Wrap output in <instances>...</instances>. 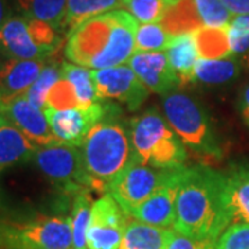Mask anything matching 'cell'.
<instances>
[{
    "label": "cell",
    "mask_w": 249,
    "mask_h": 249,
    "mask_svg": "<svg viewBox=\"0 0 249 249\" xmlns=\"http://www.w3.org/2000/svg\"><path fill=\"white\" fill-rule=\"evenodd\" d=\"M58 46L55 28L25 14H13L0 28V49L10 58L47 60Z\"/></svg>",
    "instance_id": "52a82bcc"
},
{
    "label": "cell",
    "mask_w": 249,
    "mask_h": 249,
    "mask_svg": "<svg viewBox=\"0 0 249 249\" xmlns=\"http://www.w3.org/2000/svg\"><path fill=\"white\" fill-rule=\"evenodd\" d=\"M0 112L6 116L10 122L16 124L39 148L61 144V142L52 132V127L47 122L45 111L31 104L25 97V94L4 104L0 109Z\"/></svg>",
    "instance_id": "5bb4252c"
},
{
    "label": "cell",
    "mask_w": 249,
    "mask_h": 249,
    "mask_svg": "<svg viewBox=\"0 0 249 249\" xmlns=\"http://www.w3.org/2000/svg\"><path fill=\"white\" fill-rule=\"evenodd\" d=\"M108 108L109 107L101 106L98 103L89 108H46L45 115L52 127V132L60 142L80 147L91 127L103 121L108 112Z\"/></svg>",
    "instance_id": "7c38bea8"
},
{
    "label": "cell",
    "mask_w": 249,
    "mask_h": 249,
    "mask_svg": "<svg viewBox=\"0 0 249 249\" xmlns=\"http://www.w3.org/2000/svg\"><path fill=\"white\" fill-rule=\"evenodd\" d=\"M91 198L89 190H83L75 196L72 204L71 224H72V240L73 249H89L88 248V229H89L90 213H91Z\"/></svg>",
    "instance_id": "484cf974"
},
{
    "label": "cell",
    "mask_w": 249,
    "mask_h": 249,
    "mask_svg": "<svg viewBox=\"0 0 249 249\" xmlns=\"http://www.w3.org/2000/svg\"><path fill=\"white\" fill-rule=\"evenodd\" d=\"M168 175L169 170L155 169L134 158L108 186L106 194L112 196L129 216L163 184Z\"/></svg>",
    "instance_id": "9c48e42d"
},
{
    "label": "cell",
    "mask_w": 249,
    "mask_h": 249,
    "mask_svg": "<svg viewBox=\"0 0 249 249\" xmlns=\"http://www.w3.org/2000/svg\"><path fill=\"white\" fill-rule=\"evenodd\" d=\"M22 14L50 24L61 31L68 0H14Z\"/></svg>",
    "instance_id": "d4e9b609"
},
{
    "label": "cell",
    "mask_w": 249,
    "mask_h": 249,
    "mask_svg": "<svg viewBox=\"0 0 249 249\" xmlns=\"http://www.w3.org/2000/svg\"><path fill=\"white\" fill-rule=\"evenodd\" d=\"M37 145L0 112V173L34 160Z\"/></svg>",
    "instance_id": "ac0fdd59"
},
{
    "label": "cell",
    "mask_w": 249,
    "mask_h": 249,
    "mask_svg": "<svg viewBox=\"0 0 249 249\" xmlns=\"http://www.w3.org/2000/svg\"><path fill=\"white\" fill-rule=\"evenodd\" d=\"M240 73V65L234 58H198L194 68L196 80L204 85H224L235 79Z\"/></svg>",
    "instance_id": "603a6c76"
},
{
    "label": "cell",
    "mask_w": 249,
    "mask_h": 249,
    "mask_svg": "<svg viewBox=\"0 0 249 249\" xmlns=\"http://www.w3.org/2000/svg\"><path fill=\"white\" fill-rule=\"evenodd\" d=\"M162 109L165 119L184 147L211 158L222 155L209 115L196 98L180 91H172L163 97Z\"/></svg>",
    "instance_id": "5b68a950"
},
{
    "label": "cell",
    "mask_w": 249,
    "mask_h": 249,
    "mask_svg": "<svg viewBox=\"0 0 249 249\" xmlns=\"http://www.w3.org/2000/svg\"><path fill=\"white\" fill-rule=\"evenodd\" d=\"M173 36L160 22L140 24L136 32L134 52H166Z\"/></svg>",
    "instance_id": "83f0119b"
},
{
    "label": "cell",
    "mask_w": 249,
    "mask_h": 249,
    "mask_svg": "<svg viewBox=\"0 0 249 249\" xmlns=\"http://www.w3.org/2000/svg\"><path fill=\"white\" fill-rule=\"evenodd\" d=\"M240 112L244 122L249 127V85H247L240 97Z\"/></svg>",
    "instance_id": "d590c367"
},
{
    "label": "cell",
    "mask_w": 249,
    "mask_h": 249,
    "mask_svg": "<svg viewBox=\"0 0 249 249\" xmlns=\"http://www.w3.org/2000/svg\"><path fill=\"white\" fill-rule=\"evenodd\" d=\"M60 79H61V64L54 61L47 62L43 71L37 76V79L25 93V97L31 104L45 111L47 108V94Z\"/></svg>",
    "instance_id": "4316f807"
},
{
    "label": "cell",
    "mask_w": 249,
    "mask_h": 249,
    "mask_svg": "<svg viewBox=\"0 0 249 249\" xmlns=\"http://www.w3.org/2000/svg\"><path fill=\"white\" fill-rule=\"evenodd\" d=\"M126 9V0H68L61 31L67 35L89 18Z\"/></svg>",
    "instance_id": "44dd1931"
},
{
    "label": "cell",
    "mask_w": 249,
    "mask_h": 249,
    "mask_svg": "<svg viewBox=\"0 0 249 249\" xmlns=\"http://www.w3.org/2000/svg\"><path fill=\"white\" fill-rule=\"evenodd\" d=\"M183 168L169 170L163 184L148 199L139 205L129 217L157 227H173L176 219V196Z\"/></svg>",
    "instance_id": "4fadbf2b"
},
{
    "label": "cell",
    "mask_w": 249,
    "mask_h": 249,
    "mask_svg": "<svg viewBox=\"0 0 249 249\" xmlns=\"http://www.w3.org/2000/svg\"><path fill=\"white\" fill-rule=\"evenodd\" d=\"M78 100L75 90L71 83L67 79L58 80L47 94V108L53 109H70V108H78Z\"/></svg>",
    "instance_id": "d6a6232c"
},
{
    "label": "cell",
    "mask_w": 249,
    "mask_h": 249,
    "mask_svg": "<svg viewBox=\"0 0 249 249\" xmlns=\"http://www.w3.org/2000/svg\"><path fill=\"white\" fill-rule=\"evenodd\" d=\"M129 136L136 158L144 165L162 170L184 166L186 147L158 111L150 109L133 118Z\"/></svg>",
    "instance_id": "277c9868"
},
{
    "label": "cell",
    "mask_w": 249,
    "mask_h": 249,
    "mask_svg": "<svg viewBox=\"0 0 249 249\" xmlns=\"http://www.w3.org/2000/svg\"><path fill=\"white\" fill-rule=\"evenodd\" d=\"M91 75L96 83L98 101L116 100L130 111L142 107L151 93L133 70L124 64L104 70H91Z\"/></svg>",
    "instance_id": "30bf717a"
},
{
    "label": "cell",
    "mask_w": 249,
    "mask_h": 249,
    "mask_svg": "<svg viewBox=\"0 0 249 249\" xmlns=\"http://www.w3.org/2000/svg\"><path fill=\"white\" fill-rule=\"evenodd\" d=\"M166 57L170 67L176 72L180 88L190 85L196 80L194 68L199 58L194 32L173 36L169 47L166 50Z\"/></svg>",
    "instance_id": "d6986e66"
},
{
    "label": "cell",
    "mask_w": 249,
    "mask_h": 249,
    "mask_svg": "<svg viewBox=\"0 0 249 249\" xmlns=\"http://www.w3.org/2000/svg\"><path fill=\"white\" fill-rule=\"evenodd\" d=\"M35 165L46 178L65 188L67 193L75 196L91 188L89 175L83 166L80 147L70 144H55L40 147L34 155Z\"/></svg>",
    "instance_id": "ba28073f"
},
{
    "label": "cell",
    "mask_w": 249,
    "mask_h": 249,
    "mask_svg": "<svg viewBox=\"0 0 249 249\" xmlns=\"http://www.w3.org/2000/svg\"><path fill=\"white\" fill-rule=\"evenodd\" d=\"M168 7V0H126L129 11L139 24L160 22Z\"/></svg>",
    "instance_id": "f1b7e54d"
},
{
    "label": "cell",
    "mask_w": 249,
    "mask_h": 249,
    "mask_svg": "<svg viewBox=\"0 0 249 249\" xmlns=\"http://www.w3.org/2000/svg\"><path fill=\"white\" fill-rule=\"evenodd\" d=\"M11 16V0H0V28Z\"/></svg>",
    "instance_id": "8d00e7d4"
},
{
    "label": "cell",
    "mask_w": 249,
    "mask_h": 249,
    "mask_svg": "<svg viewBox=\"0 0 249 249\" xmlns=\"http://www.w3.org/2000/svg\"><path fill=\"white\" fill-rule=\"evenodd\" d=\"M194 36H196L199 58L219 60V58H230L232 55L227 27H202L196 29Z\"/></svg>",
    "instance_id": "cb8c5ba5"
},
{
    "label": "cell",
    "mask_w": 249,
    "mask_h": 249,
    "mask_svg": "<svg viewBox=\"0 0 249 249\" xmlns=\"http://www.w3.org/2000/svg\"><path fill=\"white\" fill-rule=\"evenodd\" d=\"M175 230L127 220L119 249H166Z\"/></svg>",
    "instance_id": "ffe728a7"
},
{
    "label": "cell",
    "mask_w": 249,
    "mask_h": 249,
    "mask_svg": "<svg viewBox=\"0 0 249 249\" xmlns=\"http://www.w3.org/2000/svg\"><path fill=\"white\" fill-rule=\"evenodd\" d=\"M0 108H1V101H0Z\"/></svg>",
    "instance_id": "ab89813d"
},
{
    "label": "cell",
    "mask_w": 249,
    "mask_h": 249,
    "mask_svg": "<svg viewBox=\"0 0 249 249\" xmlns=\"http://www.w3.org/2000/svg\"><path fill=\"white\" fill-rule=\"evenodd\" d=\"M127 65L151 93L168 96L176 88H180L178 75L170 67L166 53L134 52Z\"/></svg>",
    "instance_id": "9a60e30c"
},
{
    "label": "cell",
    "mask_w": 249,
    "mask_h": 249,
    "mask_svg": "<svg viewBox=\"0 0 249 249\" xmlns=\"http://www.w3.org/2000/svg\"><path fill=\"white\" fill-rule=\"evenodd\" d=\"M216 249H249V223H232L216 241Z\"/></svg>",
    "instance_id": "1f68e13d"
},
{
    "label": "cell",
    "mask_w": 249,
    "mask_h": 249,
    "mask_svg": "<svg viewBox=\"0 0 249 249\" xmlns=\"http://www.w3.org/2000/svg\"><path fill=\"white\" fill-rule=\"evenodd\" d=\"M47 60L7 58L0 65V101L1 107L14 98L24 96L43 71Z\"/></svg>",
    "instance_id": "2e32d148"
},
{
    "label": "cell",
    "mask_w": 249,
    "mask_h": 249,
    "mask_svg": "<svg viewBox=\"0 0 249 249\" xmlns=\"http://www.w3.org/2000/svg\"><path fill=\"white\" fill-rule=\"evenodd\" d=\"M80 152L91 188L103 193H107L108 186L136 158L129 132L115 121L94 124L82 142Z\"/></svg>",
    "instance_id": "3957f363"
},
{
    "label": "cell",
    "mask_w": 249,
    "mask_h": 249,
    "mask_svg": "<svg viewBox=\"0 0 249 249\" xmlns=\"http://www.w3.org/2000/svg\"><path fill=\"white\" fill-rule=\"evenodd\" d=\"M61 76L68 80L75 90L79 108H89L98 101L91 70L76 65L73 62H62Z\"/></svg>",
    "instance_id": "7402d4cb"
},
{
    "label": "cell",
    "mask_w": 249,
    "mask_h": 249,
    "mask_svg": "<svg viewBox=\"0 0 249 249\" xmlns=\"http://www.w3.org/2000/svg\"><path fill=\"white\" fill-rule=\"evenodd\" d=\"M223 198L232 223H249V168L235 166L223 173Z\"/></svg>",
    "instance_id": "e0dca14e"
},
{
    "label": "cell",
    "mask_w": 249,
    "mask_h": 249,
    "mask_svg": "<svg viewBox=\"0 0 249 249\" xmlns=\"http://www.w3.org/2000/svg\"><path fill=\"white\" fill-rule=\"evenodd\" d=\"M3 217V208H1V204H0V219Z\"/></svg>",
    "instance_id": "f35d334b"
},
{
    "label": "cell",
    "mask_w": 249,
    "mask_h": 249,
    "mask_svg": "<svg viewBox=\"0 0 249 249\" xmlns=\"http://www.w3.org/2000/svg\"><path fill=\"white\" fill-rule=\"evenodd\" d=\"M232 16L249 14V0H220Z\"/></svg>",
    "instance_id": "e575fe53"
},
{
    "label": "cell",
    "mask_w": 249,
    "mask_h": 249,
    "mask_svg": "<svg viewBox=\"0 0 249 249\" xmlns=\"http://www.w3.org/2000/svg\"><path fill=\"white\" fill-rule=\"evenodd\" d=\"M127 214L109 194L93 202L88 229L89 249H119Z\"/></svg>",
    "instance_id": "8fae6325"
},
{
    "label": "cell",
    "mask_w": 249,
    "mask_h": 249,
    "mask_svg": "<svg viewBox=\"0 0 249 249\" xmlns=\"http://www.w3.org/2000/svg\"><path fill=\"white\" fill-rule=\"evenodd\" d=\"M166 249H216V241L194 240L173 231Z\"/></svg>",
    "instance_id": "836d02e7"
},
{
    "label": "cell",
    "mask_w": 249,
    "mask_h": 249,
    "mask_svg": "<svg viewBox=\"0 0 249 249\" xmlns=\"http://www.w3.org/2000/svg\"><path fill=\"white\" fill-rule=\"evenodd\" d=\"M0 109H1V108H0Z\"/></svg>",
    "instance_id": "60d3db41"
},
{
    "label": "cell",
    "mask_w": 249,
    "mask_h": 249,
    "mask_svg": "<svg viewBox=\"0 0 249 249\" xmlns=\"http://www.w3.org/2000/svg\"><path fill=\"white\" fill-rule=\"evenodd\" d=\"M231 224L223 198V173L199 165L181 169L173 230L194 240H213Z\"/></svg>",
    "instance_id": "6da1fadb"
},
{
    "label": "cell",
    "mask_w": 249,
    "mask_h": 249,
    "mask_svg": "<svg viewBox=\"0 0 249 249\" xmlns=\"http://www.w3.org/2000/svg\"><path fill=\"white\" fill-rule=\"evenodd\" d=\"M227 32L232 55L245 53L249 49V14L234 16Z\"/></svg>",
    "instance_id": "4dcf8cb0"
},
{
    "label": "cell",
    "mask_w": 249,
    "mask_h": 249,
    "mask_svg": "<svg viewBox=\"0 0 249 249\" xmlns=\"http://www.w3.org/2000/svg\"><path fill=\"white\" fill-rule=\"evenodd\" d=\"M0 249H73L71 217L37 216L28 222L1 217Z\"/></svg>",
    "instance_id": "8992f818"
},
{
    "label": "cell",
    "mask_w": 249,
    "mask_h": 249,
    "mask_svg": "<svg viewBox=\"0 0 249 249\" xmlns=\"http://www.w3.org/2000/svg\"><path fill=\"white\" fill-rule=\"evenodd\" d=\"M139 25L126 10L89 18L67 35L65 57L89 70L126 64L134 53Z\"/></svg>",
    "instance_id": "7a4b0ae2"
},
{
    "label": "cell",
    "mask_w": 249,
    "mask_h": 249,
    "mask_svg": "<svg viewBox=\"0 0 249 249\" xmlns=\"http://www.w3.org/2000/svg\"><path fill=\"white\" fill-rule=\"evenodd\" d=\"M196 6L204 27L226 28L234 17L220 0H196Z\"/></svg>",
    "instance_id": "f546056e"
},
{
    "label": "cell",
    "mask_w": 249,
    "mask_h": 249,
    "mask_svg": "<svg viewBox=\"0 0 249 249\" xmlns=\"http://www.w3.org/2000/svg\"><path fill=\"white\" fill-rule=\"evenodd\" d=\"M7 58H9V57H7V55H6V54L3 53V52H1V49H0V65H1V64H3V62L6 61V60H7Z\"/></svg>",
    "instance_id": "74e56055"
}]
</instances>
